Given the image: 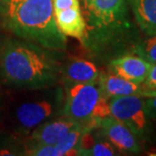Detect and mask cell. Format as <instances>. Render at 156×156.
Listing matches in <instances>:
<instances>
[{
    "mask_svg": "<svg viewBox=\"0 0 156 156\" xmlns=\"http://www.w3.org/2000/svg\"><path fill=\"white\" fill-rule=\"evenodd\" d=\"M152 64L140 56L128 55L111 62V68L117 75L132 82L142 84L147 77Z\"/></svg>",
    "mask_w": 156,
    "mask_h": 156,
    "instance_id": "30bf717a",
    "label": "cell"
},
{
    "mask_svg": "<svg viewBox=\"0 0 156 156\" xmlns=\"http://www.w3.org/2000/svg\"><path fill=\"white\" fill-rule=\"evenodd\" d=\"M134 13L140 27L152 36L156 34V0H134Z\"/></svg>",
    "mask_w": 156,
    "mask_h": 156,
    "instance_id": "4fadbf2b",
    "label": "cell"
},
{
    "mask_svg": "<svg viewBox=\"0 0 156 156\" xmlns=\"http://www.w3.org/2000/svg\"><path fill=\"white\" fill-rule=\"evenodd\" d=\"M99 75L98 67L84 59H71L60 66V81L64 87L78 83H98Z\"/></svg>",
    "mask_w": 156,
    "mask_h": 156,
    "instance_id": "9c48e42d",
    "label": "cell"
},
{
    "mask_svg": "<svg viewBox=\"0 0 156 156\" xmlns=\"http://www.w3.org/2000/svg\"><path fill=\"white\" fill-rule=\"evenodd\" d=\"M8 90L0 107V125L14 139L29 136L36 128L62 114L64 93L60 86Z\"/></svg>",
    "mask_w": 156,
    "mask_h": 156,
    "instance_id": "7a4b0ae2",
    "label": "cell"
},
{
    "mask_svg": "<svg viewBox=\"0 0 156 156\" xmlns=\"http://www.w3.org/2000/svg\"><path fill=\"white\" fill-rule=\"evenodd\" d=\"M146 105V111H147V115L150 117L156 118V94L154 96H151L145 101Z\"/></svg>",
    "mask_w": 156,
    "mask_h": 156,
    "instance_id": "d6986e66",
    "label": "cell"
},
{
    "mask_svg": "<svg viewBox=\"0 0 156 156\" xmlns=\"http://www.w3.org/2000/svg\"><path fill=\"white\" fill-rule=\"evenodd\" d=\"M56 51L23 39L5 37L0 47V72L6 87L39 89L60 82Z\"/></svg>",
    "mask_w": 156,
    "mask_h": 156,
    "instance_id": "6da1fadb",
    "label": "cell"
},
{
    "mask_svg": "<svg viewBox=\"0 0 156 156\" xmlns=\"http://www.w3.org/2000/svg\"><path fill=\"white\" fill-rule=\"evenodd\" d=\"M144 84L149 88L156 90V63L151 66L150 71L144 81Z\"/></svg>",
    "mask_w": 156,
    "mask_h": 156,
    "instance_id": "ac0fdd59",
    "label": "cell"
},
{
    "mask_svg": "<svg viewBox=\"0 0 156 156\" xmlns=\"http://www.w3.org/2000/svg\"><path fill=\"white\" fill-rule=\"evenodd\" d=\"M79 126L67 117L52 119L36 128L29 137H24L23 141L35 145H55L66 134Z\"/></svg>",
    "mask_w": 156,
    "mask_h": 156,
    "instance_id": "52a82bcc",
    "label": "cell"
},
{
    "mask_svg": "<svg viewBox=\"0 0 156 156\" xmlns=\"http://www.w3.org/2000/svg\"><path fill=\"white\" fill-rule=\"evenodd\" d=\"M65 88L62 115L79 125L82 131L98 129L102 119L111 116L108 98L96 83H78Z\"/></svg>",
    "mask_w": 156,
    "mask_h": 156,
    "instance_id": "277c9868",
    "label": "cell"
},
{
    "mask_svg": "<svg viewBox=\"0 0 156 156\" xmlns=\"http://www.w3.org/2000/svg\"><path fill=\"white\" fill-rule=\"evenodd\" d=\"M84 4H85V6L87 8H89L90 6H91V4L93 3V0H83Z\"/></svg>",
    "mask_w": 156,
    "mask_h": 156,
    "instance_id": "44dd1931",
    "label": "cell"
},
{
    "mask_svg": "<svg viewBox=\"0 0 156 156\" xmlns=\"http://www.w3.org/2000/svg\"><path fill=\"white\" fill-rule=\"evenodd\" d=\"M130 1H132V2H133V1H134V0H130Z\"/></svg>",
    "mask_w": 156,
    "mask_h": 156,
    "instance_id": "d4e9b609",
    "label": "cell"
},
{
    "mask_svg": "<svg viewBox=\"0 0 156 156\" xmlns=\"http://www.w3.org/2000/svg\"><path fill=\"white\" fill-rule=\"evenodd\" d=\"M111 116L122 122L136 136H143L147 128L145 101L139 95H123L108 98Z\"/></svg>",
    "mask_w": 156,
    "mask_h": 156,
    "instance_id": "5b68a950",
    "label": "cell"
},
{
    "mask_svg": "<svg viewBox=\"0 0 156 156\" xmlns=\"http://www.w3.org/2000/svg\"><path fill=\"white\" fill-rule=\"evenodd\" d=\"M53 8L56 10H63L68 8H79V0H52Z\"/></svg>",
    "mask_w": 156,
    "mask_h": 156,
    "instance_id": "e0dca14e",
    "label": "cell"
},
{
    "mask_svg": "<svg viewBox=\"0 0 156 156\" xmlns=\"http://www.w3.org/2000/svg\"><path fill=\"white\" fill-rule=\"evenodd\" d=\"M95 23L110 26L123 20L126 11L125 0H93L88 8Z\"/></svg>",
    "mask_w": 156,
    "mask_h": 156,
    "instance_id": "7c38bea8",
    "label": "cell"
},
{
    "mask_svg": "<svg viewBox=\"0 0 156 156\" xmlns=\"http://www.w3.org/2000/svg\"><path fill=\"white\" fill-rule=\"evenodd\" d=\"M55 21L59 30L64 36L83 40L85 37L86 24L79 8H68L54 11Z\"/></svg>",
    "mask_w": 156,
    "mask_h": 156,
    "instance_id": "8fae6325",
    "label": "cell"
},
{
    "mask_svg": "<svg viewBox=\"0 0 156 156\" xmlns=\"http://www.w3.org/2000/svg\"><path fill=\"white\" fill-rule=\"evenodd\" d=\"M140 57L144 58L150 63H156V34L145 40L138 47Z\"/></svg>",
    "mask_w": 156,
    "mask_h": 156,
    "instance_id": "9a60e30c",
    "label": "cell"
},
{
    "mask_svg": "<svg viewBox=\"0 0 156 156\" xmlns=\"http://www.w3.org/2000/svg\"><path fill=\"white\" fill-rule=\"evenodd\" d=\"M82 129L77 126L74 129L69 131L60 141H58L55 144V147L57 149L59 156L61 155H79L77 151V144L79 141V138L82 134Z\"/></svg>",
    "mask_w": 156,
    "mask_h": 156,
    "instance_id": "5bb4252c",
    "label": "cell"
},
{
    "mask_svg": "<svg viewBox=\"0 0 156 156\" xmlns=\"http://www.w3.org/2000/svg\"><path fill=\"white\" fill-rule=\"evenodd\" d=\"M0 29L52 51L66 48V38L55 21L52 0H0Z\"/></svg>",
    "mask_w": 156,
    "mask_h": 156,
    "instance_id": "3957f363",
    "label": "cell"
},
{
    "mask_svg": "<svg viewBox=\"0 0 156 156\" xmlns=\"http://www.w3.org/2000/svg\"><path fill=\"white\" fill-rule=\"evenodd\" d=\"M98 128L105 140L120 152L138 153L140 151V145L135 134L126 125L112 116L102 119Z\"/></svg>",
    "mask_w": 156,
    "mask_h": 156,
    "instance_id": "8992f818",
    "label": "cell"
},
{
    "mask_svg": "<svg viewBox=\"0 0 156 156\" xmlns=\"http://www.w3.org/2000/svg\"><path fill=\"white\" fill-rule=\"evenodd\" d=\"M115 149L113 145L107 140H96L87 155L92 156H112L115 155Z\"/></svg>",
    "mask_w": 156,
    "mask_h": 156,
    "instance_id": "2e32d148",
    "label": "cell"
},
{
    "mask_svg": "<svg viewBox=\"0 0 156 156\" xmlns=\"http://www.w3.org/2000/svg\"><path fill=\"white\" fill-rule=\"evenodd\" d=\"M2 134H4V131H3L2 127H1V125H0V136H1Z\"/></svg>",
    "mask_w": 156,
    "mask_h": 156,
    "instance_id": "7402d4cb",
    "label": "cell"
},
{
    "mask_svg": "<svg viewBox=\"0 0 156 156\" xmlns=\"http://www.w3.org/2000/svg\"><path fill=\"white\" fill-rule=\"evenodd\" d=\"M6 93V92H5ZM3 95H4V94H3ZM3 95L2 96H0V107H1V101H2V98H3Z\"/></svg>",
    "mask_w": 156,
    "mask_h": 156,
    "instance_id": "603a6c76",
    "label": "cell"
},
{
    "mask_svg": "<svg viewBox=\"0 0 156 156\" xmlns=\"http://www.w3.org/2000/svg\"><path fill=\"white\" fill-rule=\"evenodd\" d=\"M4 87H6L4 81H3V78H2V75H1V72H0V96H2L3 94H5V92L7 91V90L4 89Z\"/></svg>",
    "mask_w": 156,
    "mask_h": 156,
    "instance_id": "ffe728a7",
    "label": "cell"
},
{
    "mask_svg": "<svg viewBox=\"0 0 156 156\" xmlns=\"http://www.w3.org/2000/svg\"><path fill=\"white\" fill-rule=\"evenodd\" d=\"M102 93L108 98L123 95H139V96H154L156 90L151 89L144 84L132 82L117 74H101L98 80Z\"/></svg>",
    "mask_w": 156,
    "mask_h": 156,
    "instance_id": "ba28073f",
    "label": "cell"
},
{
    "mask_svg": "<svg viewBox=\"0 0 156 156\" xmlns=\"http://www.w3.org/2000/svg\"><path fill=\"white\" fill-rule=\"evenodd\" d=\"M5 39V38H4ZM4 39H2V40H0V47H1V45H2V42H3V40Z\"/></svg>",
    "mask_w": 156,
    "mask_h": 156,
    "instance_id": "cb8c5ba5",
    "label": "cell"
}]
</instances>
